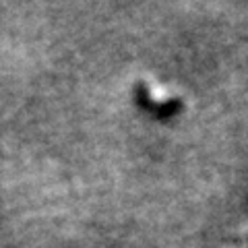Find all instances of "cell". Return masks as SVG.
Instances as JSON below:
<instances>
[{"label": "cell", "instance_id": "6da1fadb", "mask_svg": "<svg viewBox=\"0 0 248 248\" xmlns=\"http://www.w3.org/2000/svg\"><path fill=\"white\" fill-rule=\"evenodd\" d=\"M139 97H141V102L145 108H149L153 112H174L178 106H180V99L178 97H170L168 91L164 89H157L153 87V85H147L143 83L141 87H139Z\"/></svg>", "mask_w": 248, "mask_h": 248}]
</instances>
